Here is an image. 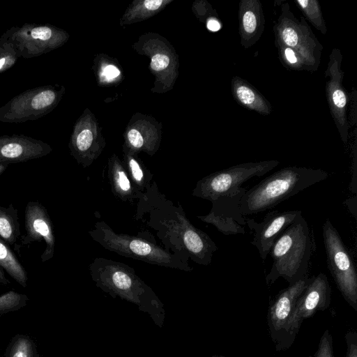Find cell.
Here are the masks:
<instances>
[{"label":"cell","mask_w":357,"mask_h":357,"mask_svg":"<svg viewBox=\"0 0 357 357\" xmlns=\"http://www.w3.org/2000/svg\"><path fill=\"white\" fill-rule=\"evenodd\" d=\"M328 176V173L319 169L282 168L247 190L241 199V212L247 216L271 209Z\"/></svg>","instance_id":"cell-2"},{"label":"cell","mask_w":357,"mask_h":357,"mask_svg":"<svg viewBox=\"0 0 357 357\" xmlns=\"http://www.w3.org/2000/svg\"><path fill=\"white\" fill-rule=\"evenodd\" d=\"M128 139L130 144L135 149H140L144 145V139L136 129H132L128 132Z\"/></svg>","instance_id":"cell-30"},{"label":"cell","mask_w":357,"mask_h":357,"mask_svg":"<svg viewBox=\"0 0 357 357\" xmlns=\"http://www.w3.org/2000/svg\"><path fill=\"white\" fill-rule=\"evenodd\" d=\"M243 25L245 32L248 33H253L257 26V20L255 15L252 11H247L243 17Z\"/></svg>","instance_id":"cell-28"},{"label":"cell","mask_w":357,"mask_h":357,"mask_svg":"<svg viewBox=\"0 0 357 357\" xmlns=\"http://www.w3.org/2000/svg\"><path fill=\"white\" fill-rule=\"evenodd\" d=\"M247 189L234 196H223L212 201L210 212L206 215H198L202 222L213 225L225 235L245 233L246 218L240 210L241 199Z\"/></svg>","instance_id":"cell-14"},{"label":"cell","mask_w":357,"mask_h":357,"mask_svg":"<svg viewBox=\"0 0 357 357\" xmlns=\"http://www.w3.org/2000/svg\"><path fill=\"white\" fill-rule=\"evenodd\" d=\"M307 357H335L333 337L328 329H326L321 335L317 351Z\"/></svg>","instance_id":"cell-24"},{"label":"cell","mask_w":357,"mask_h":357,"mask_svg":"<svg viewBox=\"0 0 357 357\" xmlns=\"http://www.w3.org/2000/svg\"><path fill=\"white\" fill-rule=\"evenodd\" d=\"M301 215L300 210L272 211L266 214L261 222L246 218V225L253 233L251 244L257 248L262 260L266 259L273 245L285 229Z\"/></svg>","instance_id":"cell-13"},{"label":"cell","mask_w":357,"mask_h":357,"mask_svg":"<svg viewBox=\"0 0 357 357\" xmlns=\"http://www.w3.org/2000/svg\"><path fill=\"white\" fill-rule=\"evenodd\" d=\"M25 234L21 236V248L36 241H43L45 249L40 255L43 263L52 259L55 250V236L51 218L46 208L38 202H29L24 211Z\"/></svg>","instance_id":"cell-12"},{"label":"cell","mask_w":357,"mask_h":357,"mask_svg":"<svg viewBox=\"0 0 357 357\" xmlns=\"http://www.w3.org/2000/svg\"><path fill=\"white\" fill-rule=\"evenodd\" d=\"M0 267L22 287H26L28 274L11 248L0 240Z\"/></svg>","instance_id":"cell-18"},{"label":"cell","mask_w":357,"mask_h":357,"mask_svg":"<svg viewBox=\"0 0 357 357\" xmlns=\"http://www.w3.org/2000/svg\"><path fill=\"white\" fill-rule=\"evenodd\" d=\"M3 357H40L35 342L24 334L15 335L8 344Z\"/></svg>","instance_id":"cell-19"},{"label":"cell","mask_w":357,"mask_h":357,"mask_svg":"<svg viewBox=\"0 0 357 357\" xmlns=\"http://www.w3.org/2000/svg\"><path fill=\"white\" fill-rule=\"evenodd\" d=\"M20 57L10 28L0 36V74L11 68Z\"/></svg>","instance_id":"cell-20"},{"label":"cell","mask_w":357,"mask_h":357,"mask_svg":"<svg viewBox=\"0 0 357 357\" xmlns=\"http://www.w3.org/2000/svg\"><path fill=\"white\" fill-rule=\"evenodd\" d=\"M169 63V58L165 54H157L154 55L151 61V67L155 71L166 68Z\"/></svg>","instance_id":"cell-27"},{"label":"cell","mask_w":357,"mask_h":357,"mask_svg":"<svg viewBox=\"0 0 357 357\" xmlns=\"http://www.w3.org/2000/svg\"><path fill=\"white\" fill-rule=\"evenodd\" d=\"M331 298V288L326 275L321 273L310 278L309 284L297 299L292 311L287 329L286 350L295 341L303 320L317 311L327 309Z\"/></svg>","instance_id":"cell-8"},{"label":"cell","mask_w":357,"mask_h":357,"mask_svg":"<svg viewBox=\"0 0 357 357\" xmlns=\"http://www.w3.org/2000/svg\"><path fill=\"white\" fill-rule=\"evenodd\" d=\"M89 234L103 248L118 255L163 267L185 271L192 269L188 258L172 254L143 237L117 234L105 221H97Z\"/></svg>","instance_id":"cell-4"},{"label":"cell","mask_w":357,"mask_h":357,"mask_svg":"<svg viewBox=\"0 0 357 357\" xmlns=\"http://www.w3.org/2000/svg\"><path fill=\"white\" fill-rule=\"evenodd\" d=\"M50 144L23 134L0 135V164L24 162L46 156L52 151Z\"/></svg>","instance_id":"cell-15"},{"label":"cell","mask_w":357,"mask_h":357,"mask_svg":"<svg viewBox=\"0 0 357 357\" xmlns=\"http://www.w3.org/2000/svg\"><path fill=\"white\" fill-rule=\"evenodd\" d=\"M162 0H146L144 1V6L149 10H157L162 3Z\"/></svg>","instance_id":"cell-33"},{"label":"cell","mask_w":357,"mask_h":357,"mask_svg":"<svg viewBox=\"0 0 357 357\" xmlns=\"http://www.w3.org/2000/svg\"><path fill=\"white\" fill-rule=\"evenodd\" d=\"M28 301L26 294L13 290L0 295V316L25 307Z\"/></svg>","instance_id":"cell-22"},{"label":"cell","mask_w":357,"mask_h":357,"mask_svg":"<svg viewBox=\"0 0 357 357\" xmlns=\"http://www.w3.org/2000/svg\"><path fill=\"white\" fill-rule=\"evenodd\" d=\"M176 220L160 221L168 231L178 238L188 256L196 263L207 266L211 264L218 246L205 232L194 227L182 210L176 208Z\"/></svg>","instance_id":"cell-11"},{"label":"cell","mask_w":357,"mask_h":357,"mask_svg":"<svg viewBox=\"0 0 357 357\" xmlns=\"http://www.w3.org/2000/svg\"><path fill=\"white\" fill-rule=\"evenodd\" d=\"M21 236L18 210L13 204L0 206V240L20 255Z\"/></svg>","instance_id":"cell-17"},{"label":"cell","mask_w":357,"mask_h":357,"mask_svg":"<svg viewBox=\"0 0 357 357\" xmlns=\"http://www.w3.org/2000/svg\"><path fill=\"white\" fill-rule=\"evenodd\" d=\"M61 95V90L52 85L26 89L0 107V122L20 123L40 119L56 107Z\"/></svg>","instance_id":"cell-7"},{"label":"cell","mask_w":357,"mask_h":357,"mask_svg":"<svg viewBox=\"0 0 357 357\" xmlns=\"http://www.w3.org/2000/svg\"><path fill=\"white\" fill-rule=\"evenodd\" d=\"M236 93L239 100L245 105H253L257 100L255 93L246 86H239L236 89Z\"/></svg>","instance_id":"cell-25"},{"label":"cell","mask_w":357,"mask_h":357,"mask_svg":"<svg viewBox=\"0 0 357 357\" xmlns=\"http://www.w3.org/2000/svg\"><path fill=\"white\" fill-rule=\"evenodd\" d=\"M207 28L210 31H217L220 29V24L215 20H210L207 23Z\"/></svg>","instance_id":"cell-35"},{"label":"cell","mask_w":357,"mask_h":357,"mask_svg":"<svg viewBox=\"0 0 357 357\" xmlns=\"http://www.w3.org/2000/svg\"><path fill=\"white\" fill-rule=\"evenodd\" d=\"M108 178L114 195L123 202H133L136 199H142L141 193L134 185L126 169L119 162L112 161L108 169Z\"/></svg>","instance_id":"cell-16"},{"label":"cell","mask_w":357,"mask_h":357,"mask_svg":"<svg viewBox=\"0 0 357 357\" xmlns=\"http://www.w3.org/2000/svg\"><path fill=\"white\" fill-rule=\"evenodd\" d=\"M322 235L329 271L344 299L357 311V273L352 255L328 219Z\"/></svg>","instance_id":"cell-5"},{"label":"cell","mask_w":357,"mask_h":357,"mask_svg":"<svg viewBox=\"0 0 357 357\" xmlns=\"http://www.w3.org/2000/svg\"><path fill=\"white\" fill-rule=\"evenodd\" d=\"M103 74L107 79H113L119 75L120 72L117 68L110 65L106 66L103 70Z\"/></svg>","instance_id":"cell-32"},{"label":"cell","mask_w":357,"mask_h":357,"mask_svg":"<svg viewBox=\"0 0 357 357\" xmlns=\"http://www.w3.org/2000/svg\"><path fill=\"white\" fill-rule=\"evenodd\" d=\"M334 104L339 108L344 107L346 104V97L344 92L340 89H337L333 94Z\"/></svg>","instance_id":"cell-31"},{"label":"cell","mask_w":357,"mask_h":357,"mask_svg":"<svg viewBox=\"0 0 357 357\" xmlns=\"http://www.w3.org/2000/svg\"><path fill=\"white\" fill-rule=\"evenodd\" d=\"M11 37L20 57L31 59L41 56L61 46L66 39V33L49 24L25 22L12 26Z\"/></svg>","instance_id":"cell-9"},{"label":"cell","mask_w":357,"mask_h":357,"mask_svg":"<svg viewBox=\"0 0 357 357\" xmlns=\"http://www.w3.org/2000/svg\"><path fill=\"white\" fill-rule=\"evenodd\" d=\"M126 169L135 188L144 194L150 188L153 174L133 157L128 158Z\"/></svg>","instance_id":"cell-21"},{"label":"cell","mask_w":357,"mask_h":357,"mask_svg":"<svg viewBox=\"0 0 357 357\" xmlns=\"http://www.w3.org/2000/svg\"><path fill=\"white\" fill-rule=\"evenodd\" d=\"M89 272L96 286L113 298L137 305L154 324L162 328L165 319L164 305L153 290L128 265L110 259L96 258Z\"/></svg>","instance_id":"cell-1"},{"label":"cell","mask_w":357,"mask_h":357,"mask_svg":"<svg viewBox=\"0 0 357 357\" xmlns=\"http://www.w3.org/2000/svg\"><path fill=\"white\" fill-rule=\"evenodd\" d=\"M286 59L291 63H295L297 61L296 56L294 51L290 48H287L284 51Z\"/></svg>","instance_id":"cell-34"},{"label":"cell","mask_w":357,"mask_h":357,"mask_svg":"<svg viewBox=\"0 0 357 357\" xmlns=\"http://www.w3.org/2000/svg\"><path fill=\"white\" fill-rule=\"evenodd\" d=\"M282 36L284 42L290 47L296 45L298 43V35L295 30L291 27L283 29Z\"/></svg>","instance_id":"cell-29"},{"label":"cell","mask_w":357,"mask_h":357,"mask_svg":"<svg viewBox=\"0 0 357 357\" xmlns=\"http://www.w3.org/2000/svg\"><path fill=\"white\" fill-rule=\"evenodd\" d=\"M10 283V280L6 277L3 269L0 267V284L8 285Z\"/></svg>","instance_id":"cell-36"},{"label":"cell","mask_w":357,"mask_h":357,"mask_svg":"<svg viewBox=\"0 0 357 357\" xmlns=\"http://www.w3.org/2000/svg\"><path fill=\"white\" fill-rule=\"evenodd\" d=\"M8 165H1L0 164V175H1L8 168Z\"/></svg>","instance_id":"cell-37"},{"label":"cell","mask_w":357,"mask_h":357,"mask_svg":"<svg viewBox=\"0 0 357 357\" xmlns=\"http://www.w3.org/2000/svg\"><path fill=\"white\" fill-rule=\"evenodd\" d=\"M278 165L276 160L243 163L215 172L197 181L192 195L211 202L223 196H234L245 188L241 185L259 177Z\"/></svg>","instance_id":"cell-6"},{"label":"cell","mask_w":357,"mask_h":357,"mask_svg":"<svg viewBox=\"0 0 357 357\" xmlns=\"http://www.w3.org/2000/svg\"><path fill=\"white\" fill-rule=\"evenodd\" d=\"M93 142V134L88 129L80 131L75 137L73 143L74 155L79 161L82 153H86Z\"/></svg>","instance_id":"cell-23"},{"label":"cell","mask_w":357,"mask_h":357,"mask_svg":"<svg viewBox=\"0 0 357 357\" xmlns=\"http://www.w3.org/2000/svg\"><path fill=\"white\" fill-rule=\"evenodd\" d=\"M347 344V352L344 357H357V333L355 330H349L344 335Z\"/></svg>","instance_id":"cell-26"},{"label":"cell","mask_w":357,"mask_h":357,"mask_svg":"<svg viewBox=\"0 0 357 357\" xmlns=\"http://www.w3.org/2000/svg\"><path fill=\"white\" fill-rule=\"evenodd\" d=\"M211 357H225V356H222V355H213V356H212Z\"/></svg>","instance_id":"cell-38"},{"label":"cell","mask_w":357,"mask_h":357,"mask_svg":"<svg viewBox=\"0 0 357 357\" xmlns=\"http://www.w3.org/2000/svg\"><path fill=\"white\" fill-rule=\"evenodd\" d=\"M312 246L307 222L301 215L285 229L271 249L273 264L266 276V284L270 286L282 278L292 285L307 276Z\"/></svg>","instance_id":"cell-3"},{"label":"cell","mask_w":357,"mask_h":357,"mask_svg":"<svg viewBox=\"0 0 357 357\" xmlns=\"http://www.w3.org/2000/svg\"><path fill=\"white\" fill-rule=\"evenodd\" d=\"M310 281L307 276L281 290L270 302L267 324L275 350H286L285 342L289 319L296 301Z\"/></svg>","instance_id":"cell-10"}]
</instances>
